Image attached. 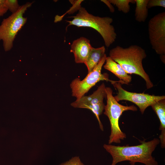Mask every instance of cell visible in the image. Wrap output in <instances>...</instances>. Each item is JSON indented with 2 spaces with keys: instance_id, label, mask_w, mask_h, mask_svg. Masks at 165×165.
<instances>
[{
  "instance_id": "cell-1",
  "label": "cell",
  "mask_w": 165,
  "mask_h": 165,
  "mask_svg": "<svg viewBox=\"0 0 165 165\" xmlns=\"http://www.w3.org/2000/svg\"><path fill=\"white\" fill-rule=\"evenodd\" d=\"M141 144L135 146H116L110 144H104L103 147L112 157L111 165H116L122 161H128L131 165L136 162L145 165H158V163L152 156L160 139L155 138L147 142L140 141Z\"/></svg>"
},
{
  "instance_id": "cell-2",
  "label": "cell",
  "mask_w": 165,
  "mask_h": 165,
  "mask_svg": "<svg viewBox=\"0 0 165 165\" xmlns=\"http://www.w3.org/2000/svg\"><path fill=\"white\" fill-rule=\"evenodd\" d=\"M146 56L145 50L135 45L126 48L118 45L109 52V57L119 64L127 74L140 76L145 80L147 89H149L154 85L143 66V60Z\"/></svg>"
},
{
  "instance_id": "cell-3",
  "label": "cell",
  "mask_w": 165,
  "mask_h": 165,
  "mask_svg": "<svg viewBox=\"0 0 165 165\" xmlns=\"http://www.w3.org/2000/svg\"><path fill=\"white\" fill-rule=\"evenodd\" d=\"M69 17L73 19L71 20H66L69 23L67 27L75 25L94 29L101 35L107 47H109L116 40L117 34L114 27L111 24L113 21L111 17L94 16L82 7L75 16Z\"/></svg>"
},
{
  "instance_id": "cell-4",
  "label": "cell",
  "mask_w": 165,
  "mask_h": 165,
  "mask_svg": "<svg viewBox=\"0 0 165 165\" xmlns=\"http://www.w3.org/2000/svg\"><path fill=\"white\" fill-rule=\"evenodd\" d=\"M107 104L105 105L104 114L108 118L110 121L111 132L109 137L108 144L113 143H120L121 140L126 138L125 133L121 130L119 126V120L122 113L125 111H137L138 109L134 105L124 106L118 103L112 95L111 88H106Z\"/></svg>"
},
{
  "instance_id": "cell-5",
  "label": "cell",
  "mask_w": 165,
  "mask_h": 165,
  "mask_svg": "<svg viewBox=\"0 0 165 165\" xmlns=\"http://www.w3.org/2000/svg\"><path fill=\"white\" fill-rule=\"evenodd\" d=\"M33 3L27 2L20 6L16 12L3 19L0 25V41H2L5 51H9L13 47L16 36L27 21V18L24 17L23 15Z\"/></svg>"
},
{
  "instance_id": "cell-6",
  "label": "cell",
  "mask_w": 165,
  "mask_h": 165,
  "mask_svg": "<svg viewBox=\"0 0 165 165\" xmlns=\"http://www.w3.org/2000/svg\"><path fill=\"white\" fill-rule=\"evenodd\" d=\"M106 57L105 54L94 69L88 73L83 79L81 80L79 78H76L72 81L70 86L73 97H76V99L80 98L101 81L111 82L112 80L109 79L108 74H102L101 72L102 67L105 63Z\"/></svg>"
},
{
  "instance_id": "cell-7",
  "label": "cell",
  "mask_w": 165,
  "mask_h": 165,
  "mask_svg": "<svg viewBox=\"0 0 165 165\" xmlns=\"http://www.w3.org/2000/svg\"><path fill=\"white\" fill-rule=\"evenodd\" d=\"M106 86L102 83L97 90L91 95L82 96L71 104V105L76 108H84L90 110L96 117L100 129L103 131L104 128L99 118L104 109L105 105L103 102L106 98Z\"/></svg>"
},
{
  "instance_id": "cell-8",
  "label": "cell",
  "mask_w": 165,
  "mask_h": 165,
  "mask_svg": "<svg viewBox=\"0 0 165 165\" xmlns=\"http://www.w3.org/2000/svg\"><path fill=\"white\" fill-rule=\"evenodd\" d=\"M111 84L117 91V95L114 96L119 102L126 100L132 102L139 108L141 113H144L146 108L158 101L165 99V96H155L148 94L129 92L123 89L119 81H113Z\"/></svg>"
},
{
  "instance_id": "cell-9",
  "label": "cell",
  "mask_w": 165,
  "mask_h": 165,
  "mask_svg": "<svg viewBox=\"0 0 165 165\" xmlns=\"http://www.w3.org/2000/svg\"><path fill=\"white\" fill-rule=\"evenodd\" d=\"M150 43L156 53L165 55V12L159 13L151 18L148 24Z\"/></svg>"
},
{
  "instance_id": "cell-10",
  "label": "cell",
  "mask_w": 165,
  "mask_h": 165,
  "mask_svg": "<svg viewBox=\"0 0 165 165\" xmlns=\"http://www.w3.org/2000/svg\"><path fill=\"white\" fill-rule=\"evenodd\" d=\"M92 47L90 40L85 37L74 40L71 46L70 52L74 54L75 62L84 64Z\"/></svg>"
},
{
  "instance_id": "cell-11",
  "label": "cell",
  "mask_w": 165,
  "mask_h": 165,
  "mask_svg": "<svg viewBox=\"0 0 165 165\" xmlns=\"http://www.w3.org/2000/svg\"><path fill=\"white\" fill-rule=\"evenodd\" d=\"M104 68L114 74L119 79L122 84H128L132 81V77L127 74L122 67L110 57H107Z\"/></svg>"
},
{
  "instance_id": "cell-12",
  "label": "cell",
  "mask_w": 165,
  "mask_h": 165,
  "mask_svg": "<svg viewBox=\"0 0 165 165\" xmlns=\"http://www.w3.org/2000/svg\"><path fill=\"white\" fill-rule=\"evenodd\" d=\"M157 115L160 122L159 130L161 133L159 136L161 146L165 147V99L161 100L151 106Z\"/></svg>"
},
{
  "instance_id": "cell-13",
  "label": "cell",
  "mask_w": 165,
  "mask_h": 165,
  "mask_svg": "<svg viewBox=\"0 0 165 165\" xmlns=\"http://www.w3.org/2000/svg\"><path fill=\"white\" fill-rule=\"evenodd\" d=\"M104 46L95 48L92 47L84 64L88 69V73L91 72L106 54Z\"/></svg>"
},
{
  "instance_id": "cell-14",
  "label": "cell",
  "mask_w": 165,
  "mask_h": 165,
  "mask_svg": "<svg viewBox=\"0 0 165 165\" xmlns=\"http://www.w3.org/2000/svg\"><path fill=\"white\" fill-rule=\"evenodd\" d=\"M136 4L135 19L139 22H144L147 19L148 9L147 5L148 0H134Z\"/></svg>"
},
{
  "instance_id": "cell-15",
  "label": "cell",
  "mask_w": 165,
  "mask_h": 165,
  "mask_svg": "<svg viewBox=\"0 0 165 165\" xmlns=\"http://www.w3.org/2000/svg\"><path fill=\"white\" fill-rule=\"evenodd\" d=\"M108 1L115 5L118 11L126 14L128 13L130 11V3H135L134 0H108Z\"/></svg>"
},
{
  "instance_id": "cell-16",
  "label": "cell",
  "mask_w": 165,
  "mask_h": 165,
  "mask_svg": "<svg viewBox=\"0 0 165 165\" xmlns=\"http://www.w3.org/2000/svg\"><path fill=\"white\" fill-rule=\"evenodd\" d=\"M5 3L8 10L12 13L16 12L20 7L17 0H5Z\"/></svg>"
},
{
  "instance_id": "cell-17",
  "label": "cell",
  "mask_w": 165,
  "mask_h": 165,
  "mask_svg": "<svg viewBox=\"0 0 165 165\" xmlns=\"http://www.w3.org/2000/svg\"><path fill=\"white\" fill-rule=\"evenodd\" d=\"M59 165H85L79 156H75Z\"/></svg>"
},
{
  "instance_id": "cell-18",
  "label": "cell",
  "mask_w": 165,
  "mask_h": 165,
  "mask_svg": "<svg viewBox=\"0 0 165 165\" xmlns=\"http://www.w3.org/2000/svg\"><path fill=\"white\" fill-rule=\"evenodd\" d=\"M160 6L165 8V0H148L147 5L148 9L153 7Z\"/></svg>"
},
{
  "instance_id": "cell-19",
  "label": "cell",
  "mask_w": 165,
  "mask_h": 165,
  "mask_svg": "<svg viewBox=\"0 0 165 165\" xmlns=\"http://www.w3.org/2000/svg\"><path fill=\"white\" fill-rule=\"evenodd\" d=\"M83 1V0L70 1V2L72 5V6L67 13H73L77 10H79V9L81 7L80 4Z\"/></svg>"
},
{
  "instance_id": "cell-20",
  "label": "cell",
  "mask_w": 165,
  "mask_h": 165,
  "mask_svg": "<svg viewBox=\"0 0 165 165\" xmlns=\"http://www.w3.org/2000/svg\"><path fill=\"white\" fill-rule=\"evenodd\" d=\"M5 0H0V16H3L7 11Z\"/></svg>"
},
{
  "instance_id": "cell-21",
  "label": "cell",
  "mask_w": 165,
  "mask_h": 165,
  "mask_svg": "<svg viewBox=\"0 0 165 165\" xmlns=\"http://www.w3.org/2000/svg\"><path fill=\"white\" fill-rule=\"evenodd\" d=\"M101 2L105 3L109 8L110 11L111 13H114L115 12V9L114 7L112 5L108 0H102Z\"/></svg>"
},
{
  "instance_id": "cell-22",
  "label": "cell",
  "mask_w": 165,
  "mask_h": 165,
  "mask_svg": "<svg viewBox=\"0 0 165 165\" xmlns=\"http://www.w3.org/2000/svg\"><path fill=\"white\" fill-rule=\"evenodd\" d=\"M160 58L164 64L165 63V55H163L160 56Z\"/></svg>"
}]
</instances>
